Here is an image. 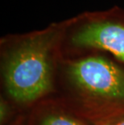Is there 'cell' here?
Returning a JSON list of instances; mask_svg holds the SVG:
<instances>
[{
  "mask_svg": "<svg viewBox=\"0 0 124 125\" xmlns=\"http://www.w3.org/2000/svg\"><path fill=\"white\" fill-rule=\"evenodd\" d=\"M68 20L23 34L1 39V70L7 93L12 100L27 105L54 90L56 73L64 57Z\"/></svg>",
  "mask_w": 124,
  "mask_h": 125,
  "instance_id": "cell-1",
  "label": "cell"
},
{
  "mask_svg": "<svg viewBox=\"0 0 124 125\" xmlns=\"http://www.w3.org/2000/svg\"><path fill=\"white\" fill-rule=\"evenodd\" d=\"M1 110H0V114H1V123H5L6 120L8 118V116L10 115V107L9 104L7 103L6 101L3 100L2 98L1 99Z\"/></svg>",
  "mask_w": 124,
  "mask_h": 125,
  "instance_id": "cell-5",
  "label": "cell"
},
{
  "mask_svg": "<svg viewBox=\"0 0 124 125\" xmlns=\"http://www.w3.org/2000/svg\"><path fill=\"white\" fill-rule=\"evenodd\" d=\"M109 125H124V117L118 119V120H116L114 122H113L112 124H110Z\"/></svg>",
  "mask_w": 124,
  "mask_h": 125,
  "instance_id": "cell-6",
  "label": "cell"
},
{
  "mask_svg": "<svg viewBox=\"0 0 124 125\" xmlns=\"http://www.w3.org/2000/svg\"><path fill=\"white\" fill-rule=\"evenodd\" d=\"M14 125H23L22 124L20 123V122H19V123H17V124H14Z\"/></svg>",
  "mask_w": 124,
  "mask_h": 125,
  "instance_id": "cell-7",
  "label": "cell"
},
{
  "mask_svg": "<svg viewBox=\"0 0 124 125\" xmlns=\"http://www.w3.org/2000/svg\"><path fill=\"white\" fill-rule=\"evenodd\" d=\"M37 125H90L62 104L46 110Z\"/></svg>",
  "mask_w": 124,
  "mask_h": 125,
  "instance_id": "cell-4",
  "label": "cell"
},
{
  "mask_svg": "<svg viewBox=\"0 0 124 125\" xmlns=\"http://www.w3.org/2000/svg\"><path fill=\"white\" fill-rule=\"evenodd\" d=\"M59 70L65 98L61 104L90 125L124 117V65L100 52L63 57Z\"/></svg>",
  "mask_w": 124,
  "mask_h": 125,
  "instance_id": "cell-2",
  "label": "cell"
},
{
  "mask_svg": "<svg viewBox=\"0 0 124 125\" xmlns=\"http://www.w3.org/2000/svg\"><path fill=\"white\" fill-rule=\"evenodd\" d=\"M111 54L124 65V9L86 11L68 19L63 53L74 57L91 52Z\"/></svg>",
  "mask_w": 124,
  "mask_h": 125,
  "instance_id": "cell-3",
  "label": "cell"
}]
</instances>
